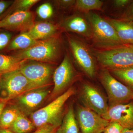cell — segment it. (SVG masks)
I'll return each mask as SVG.
<instances>
[{"instance_id": "1", "label": "cell", "mask_w": 133, "mask_h": 133, "mask_svg": "<svg viewBox=\"0 0 133 133\" xmlns=\"http://www.w3.org/2000/svg\"><path fill=\"white\" fill-rule=\"evenodd\" d=\"M96 61L108 70L133 67V45L127 44L113 48L92 50Z\"/></svg>"}, {"instance_id": "2", "label": "cell", "mask_w": 133, "mask_h": 133, "mask_svg": "<svg viewBox=\"0 0 133 133\" xmlns=\"http://www.w3.org/2000/svg\"><path fill=\"white\" fill-rule=\"evenodd\" d=\"M90 24L92 39L96 46L102 49L113 48L123 43L115 29L107 20L92 12L85 14Z\"/></svg>"}, {"instance_id": "3", "label": "cell", "mask_w": 133, "mask_h": 133, "mask_svg": "<svg viewBox=\"0 0 133 133\" xmlns=\"http://www.w3.org/2000/svg\"><path fill=\"white\" fill-rule=\"evenodd\" d=\"M75 92L74 88H69L47 106L32 114L31 118L35 127L38 128L49 125L58 128L63 120L65 104Z\"/></svg>"}, {"instance_id": "4", "label": "cell", "mask_w": 133, "mask_h": 133, "mask_svg": "<svg viewBox=\"0 0 133 133\" xmlns=\"http://www.w3.org/2000/svg\"><path fill=\"white\" fill-rule=\"evenodd\" d=\"M42 88L29 81L19 70L1 75L0 96L1 95V98L6 102L30 91Z\"/></svg>"}, {"instance_id": "5", "label": "cell", "mask_w": 133, "mask_h": 133, "mask_svg": "<svg viewBox=\"0 0 133 133\" xmlns=\"http://www.w3.org/2000/svg\"><path fill=\"white\" fill-rule=\"evenodd\" d=\"M60 42L56 36L45 40L38 41L31 47L19 51L15 56L21 59L33 60L44 63L55 62L59 56Z\"/></svg>"}, {"instance_id": "6", "label": "cell", "mask_w": 133, "mask_h": 133, "mask_svg": "<svg viewBox=\"0 0 133 133\" xmlns=\"http://www.w3.org/2000/svg\"><path fill=\"white\" fill-rule=\"evenodd\" d=\"M99 78L107 93L109 107L128 103L133 99V90L121 83L107 69L100 72Z\"/></svg>"}, {"instance_id": "7", "label": "cell", "mask_w": 133, "mask_h": 133, "mask_svg": "<svg viewBox=\"0 0 133 133\" xmlns=\"http://www.w3.org/2000/svg\"><path fill=\"white\" fill-rule=\"evenodd\" d=\"M68 42L77 64L87 77L94 78L96 75V59L91 50L77 38L69 37Z\"/></svg>"}, {"instance_id": "8", "label": "cell", "mask_w": 133, "mask_h": 133, "mask_svg": "<svg viewBox=\"0 0 133 133\" xmlns=\"http://www.w3.org/2000/svg\"><path fill=\"white\" fill-rule=\"evenodd\" d=\"M77 118L81 133H102L110 122L84 106H78Z\"/></svg>"}, {"instance_id": "9", "label": "cell", "mask_w": 133, "mask_h": 133, "mask_svg": "<svg viewBox=\"0 0 133 133\" xmlns=\"http://www.w3.org/2000/svg\"><path fill=\"white\" fill-rule=\"evenodd\" d=\"M80 98L84 107L102 116L109 109L107 99L98 88L89 83H83Z\"/></svg>"}, {"instance_id": "10", "label": "cell", "mask_w": 133, "mask_h": 133, "mask_svg": "<svg viewBox=\"0 0 133 133\" xmlns=\"http://www.w3.org/2000/svg\"><path fill=\"white\" fill-rule=\"evenodd\" d=\"M35 14L29 10L16 11L0 20V28L11 31L27 32L35 24Z\"/></svg>"}, {"instance_id": "11", "label": "cell", "mask_w": 133, "mask_h": 133, "mask_svg": "<svg viewBox=\"0 0 133 133\" xmlns=\"http://www.w3.org/2000/svg\"><path fill=\"white\" fill-rule=\"evenodd\" d=\"M19 70L29 81L42 88L48 86L52 72L51 66L42 63L25 64Z\"/></svg>"}, {"instance_id": "12", "label": "cell", "mask_w": 133, "mask_h": 133, "mask_svg": "<svg viewBox=\"0 0 133 133\" xmlns=\"http://www.w3.org/2000/svg\"><path fill=\"white\" fill-rule=\"evenodd\" d=\"M109 122H116L124 128L133 129V99L128 103L110 107L102 116Z\"/></svg>"}, {"instance_id": "13", "label": "cell", "mask_w": 133, "mask_h": 133, "mask_svg": "<svg viewBox=\"0 0 133 133\" xmlns=\"http://www.w3.org/2000/svg\"><path fill=\"white\" fill-rule=\"evenodd\" d=\"M74 71L69 56L66 55L53 74L54 87L52 95H57L69 86L74 77Z\"/></svg>"}, {"instance_id": "14", "label": "cell", "mask_w": 133, "mask_h": 133, "mask_svg": "<svg viewBox=\"0 0 133 133\" xmlns=\"http://www.w3.org/2000/svg\"><path fill=\"white\" fill-rule=\"evenodd\" d=\"M61 26L66 31L77 33L87 39L92 37L90 24L85 16L73 15L63 21Z\"/></svg>"}, {"instance_id": "15", "label": "cell", "mask_w": 133, "mask_h": 133, "mask_svg": "<svg viewBox=\"0 0 133 133\" xmlns=\"http://www.w3.org/2000/svg\"><path fill=\"white\" fill-rule=\"evenodd\" d=\"M44 88L30 91L15 99L19 105L24 109L31 110L38 106L50 93V90Z\"/></svg>"}, {"instance_id": "16", "label": "cell", "mask_w": 133, "mask_h": 133, "mask_svg": "<svg viewBox=\"0 0 133 133\" xmlns=\"http://www.w3.org/2000/svg\"><path fill=\"white\" fill-rule=\"evenodd\" d=\"M57 29V26L55 24L43 22L35 23L27 32L35 40L40 41L55 36Z\"/></svg>"}, {"instance_id": "17", "label": "cell", "mask_w": 133, "mask_h": 133, "mask_svg": "<svg viewBox=\"0 0 133 133\" xmlns=\"http://www.w3.org/2000/svg\"><path fill=\"white\" fill-rule=\"evenodd\" d=\"M114 27L122 42L133 45V27L128 22L119 19H107Z\"/></svg>"}, {"instance_id": "18", "label": "cell", "mask_w": 133, "mask_h": 133, "mask_svg": "<svg viewBox=\"0 0 133 133\" xmlns=\"http://www.w3.org/2000/svg\"><path fill=\"white\" fill-rule=\"evenodd\" d=\"M78 126L73 108L70 106L56 133H79Z\"/></svg>"}, {"instance_id": "19", "label": "cell", "mask_w": 133, "mask_h": 133, "mask_svg": "<svg viewBox=\"0 0 133 133\" xmlns=\"http://www.w3.org/2000/svg\"><path fill=\"white\" fill-rule=\"evenodd\" d=\"M28 60L21 59L14 56L0 54V74L18 70Z\"/></svg>"}, {"instance_id": "20", "label": "cell", "mask_w": 133, "mask_h": 133, "mask_svg": "<svg viewBox=\"0 0 133 133\" xmlns=\"http://www.w3.org/2000/svg\"><path fill=\"white\" fill-rule=\"evenodd\" d=\"M38 41L32 38L28 32H23L10 42L6 50L10 51L16 50H26L35 44Z\"/></svg>"}, {"instance_id": "21", "label": "cell", "mask_w": 133, "mask_h": 133, "mask_svg": "<svg viewBox=\"0 0 133 133\" xmlns=\"http://www.w3.org/2000/svg\"><path fill=\"white\" fill-rule=\"evenodd\" d=\"M19 108L13 104L6 105L3 110L0 118V128L9 129L21 114Z\"/></svg>"}, {"instance_id": "22", "label": "cell", "mask_w": 133, "mask_h": 133, "mask_svg": "<svg viewBox=\"0 0 133 133\" xmlns=\"http://www.w3.org/2000/svg\"><path fill=\"white\" fill-rule=\"evenodd\" d=\"M34 128L35 126L32 122L21 112L8 129L15 133H28L31 132Z\"/></svg>"}, {"instance_id": "23", "label": "cell", "mask_w": 133, "mask_h": 133, "mask_svg": "<svg viewBox=\"0 0 133 133\" xmlns=\"http://www.w3.org/2000/svg\"><path fill=\"white\" fill-rule=\"evenodd\" d=\"M108 70L115 78L133 90V67Z\"/></svg>"}, {"instance_id": "24", "label": "cell", "mask_w": 133, "mask_h": 133, "mask_svg": "<svg viewBox=\"0 0 133 133\" xmlns=\"http://www.w3.org/2000/svg\"><path fill=\"white\" fill-rule=\"evenodd\" d=\"M103 5V2L99 0H77L75 4L76 9L85 14L92 10H101Z\"/></svg>"}, {"instance_id": "25", "label": "cell", "mask_w": 133, "mask_h": 133, "mask_svg": "<svg viewBox=\"0 0 133 133\" xmlns=\"http://www.w3.org/2000/svg\"><path fill=\"white\" fill-rule=\"evenodd\" d=\"M40 1L38 0H19L14 2L12 5V10L13 12L16 11H24L29 10L37 3Z\"/></svg>"}, {"instance_id": "26", "label": "cell", "mask_w": 133, "mask_h": 133, "mask_svg": "<svg viewBox=\"0 0 133 133\" xmlns=\"http://www.w3.org/2000/svg\"><path fill=\"white\" fill-rule=\"evenodd\" d=\"M37 13L41 19H48L53 15V9L49 3H44L38 8L37 10Z\"/></svg>"}, {"instance_id": "27", "label": "cell", "mask_w": 133, "mask_h": 133, "mask_svg": "<svg viewBox=\"0 0 133 133\" xmlns=\"http://www.w3.org/2000/svg\"><path fill=\"white\" fill-rule=\"evenodd\" d=\"M124 128L116 122H110L105 129L104 133H122Z\"/></svg>"}, {"instance_id": "28", "label": "cell", "mask_w": 133, "mask_h": 133, "mask_svg": "<svg viewBox=\"0 0 133 133\" xmlns=\"http://www.w3.org/2000/svg\"><path fill=\"white\" fill-rule=\"evenodd\" d=\"M119 20L128 22L133 20V1L124 11Z\"/></svg>"}, {"instance_id": "29", "label": "cell", "mask_w": 133, "mask_h": 133, "mask_svg": "<svg viewBox=\"0 0 133 133\" xmlns=\"http://www.w3.org/2000/svg\"><path fill=\"white\" fill-rule=\"evenodd\" d=\"M11 38L10 33L6 32L0 33V50L4 49L9 45Z\"/></svg>"}, {"instance_id": "30", "label": "cell", "mask_w": 133, "mask_h": 133, "mask_svg": "<svg viewBox=\"0 0 133 133\" xmlns=\"http://www.w3.org/2000/svg\"><path fill=\"white\" fill-rule=\"evenodd\" d=\"M132 1L131 0H115L113 1V5L115 7L117 8L123 9L125 8V9Z\"/></svg>"}, {"instance_id": "31", "label": "cell", "mask_w": 133, "mask_h": 133, "mask_svg": "<svg viewBox=\"0 0 133 133\" xmlns=\"http://www.w3.org/2000/svg\"><path fill=\"white\" fill-rule=\"evenodd\" d=\"M56 128H57L51 125H45L37 129L33 133H50Z\"/></svg>"}, {"instance_id": "32", "label": "cell", "mask_w": 133, "mask_h": 133, "mask_svg": "<svg viewBox=\"0 0 133 133\" xmlns=\"http://www.w3.org/2000/svg\"><path fill=\"white\" fill-rule=\"evenodd\" d=\"M76 1L73 0H61L57 1L58 5L62 8H67L75 5Z\"/></svg>"}, {"instance_id": "33", "label": "cell", "mask_w": 133, "mask_h": 133, "mask_svg": "<svg viewBox=\"0 0 133 133\" xmlns=\"http://www.w3.org/2000/svg\"><path fill=\"white\" fill-rule=\"evenodd\" d=\"M11 1H0V15L3 13L11 5Z\"/></svg>"}, {"instance_id": "34", "label": "cell", "mask_w": 133, "mask_h": 133, "mask_svg": "<svg viewBox=\"0 0 133 133\" xmlns=\"http://www.w3.org/2000/svg\"><path fill=\"white\" fill-rule=\"evenodd\" d=\"M7 103V102L3 101L0 102V118H1V115L3 110L6 105Z\"/></svg>"}, {"instance_id": "35", "label": "cell", "mask_w": 133, "mask_h": 133, "mask_svg": "<svg viewBox=\"0 0 133 133\" xmlns=\"http://www.w3.org/2000/svg\"><path fill=\"white\" fill-rule=\"evenodd\" d=\"M0 133H15L8 129L0 128Z\"/></svg>"}, {"instance_id": "36", "label": "cell", "mask_w": 133, "mask_h": 133, "mask_svg": "<svg viewBox=\"0 0 133 133\" xmlns=\"http://www.w3.org/2000/svg\"><path fill=\"white\" fill-rule=\"evenodd\" d=\"M122 133H133V129L124 128Z\"/></svg>"}, {"instance_id": "37", "label": "cell", "mask_w": 133, "mask_h": 133, "mask_svg": "<svg viewBox=\"0 0 133 133\" xmlns=\"http://www.w3.org/2000/svg\"><path fill=\"white\" fill-rule=\"evenodd\" d=\"M128 22L129 24H131V25L133 27V21H130L127 22Z\"/></svg>"}, {"instance_id": "38", "label": "cell", "mask_w": 133, "mask_h": 133, "mask_svg": "<svg viewBox=\"0 0 133 133\" xmlns=\"http://www.w3.org/2000/svg\"><path fill=\"white\" fill-rule=\"evenodd\" d=\"M57 128H55L50 133H56V131L57 129Z\"/></svg>"}, {"instance_id": "39", "label": "cell", "mask_w": 133, "mask_h": 133, "mask_svg": "<svg viewBox=\"0 0 133 133\" xmlns=\"http://www.w3.org/2000/svg\"><path fill=\"white\" fill-rule=\"evenodd\" d=\"M1 75L0 74V89H1ZM2 101H3L2 99L1 98V96H0V102H1Z\"/></svg>"}, {"instance_id": "40", "label": "cell", "mask_w": 133, "mask_h": 133, "mask_svg": "<svg viewBox=\"0 0 133 133\" xmlns=\"http://www.w3.org/2000/svg\"><path fill=\"white\" fill-rule=\"evenodd\" d=\"M1 17H0V20H1Z\"/></svg>"}, {"instance_id": "41", "label": "cell", "mask_w": 133, "mask_h": 133, "mask_svg": "<svg viewBox=\"0 0 133 133\" xmlns=\"http://www.w3.org/2000/svg\"><path fill=\"white\" fill-rule=\"evenodd\" d=\"M104 133V132H103V133Z\"/></svg>"}]
</instances>
